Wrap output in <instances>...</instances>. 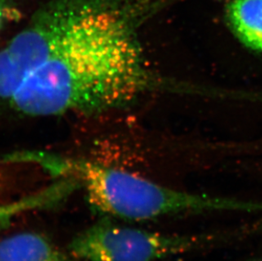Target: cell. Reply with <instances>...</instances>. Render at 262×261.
Instances as JSON below:
<instances>
[{
	"label": "cell",
	"mask_w": 262,
	"mask_h": 261,
	"mask_svg": "<svg viewBox=\"0 0 262 261\" xmlns=\"http://www.w3.org/2000/svg\"><path fill=\"white\" fill-rule=\"evenodd\" d=\"M227 15L237 39L245 47L262 54V0H233Z\"/></svg>",
	"instance_id": "5"
},
{
	"label": "cell",
	"mask_w": 262,
	"mask_h": 261,
	"mask_svg": "<svg viewBox=\"0 0 262 261\" xmlns=\"http://www.w3.org/2000/svg\"><path fill=\"white\" fill-rule=\"evenodd\" d=\"M5 159L8 162L38 165L56 178L77 179L92 207L121 219L143 222L183 215L190 205V198L185 191L84 158L26 150L10 154Z\"/></svg>",
	"instance_id": "2"
},
{
	"label": "cell",
	"mask_w": 262,
	"mask_h": 261,
	"mask_svg": "<svg viewBox=\"0 0 262 261\" xmlns=\"http://www.w3.org/2000/svg\"><path fill=\"white\" fill-rule=\"evenodd\" d=\"M20 10L13 0H0V32L6 26L20 20Z\"/></svg>",
	"instance_id": "7"
},
{
	"label": "cell",
	"mask_w": 262,
	"mask_h": 261,
	"mask_svg": "<svg viewBox=\"0 0 262 261\" xmlns=\"http://www.w3.org/2000/svg\"><path fill=\"white\" fill-rule=\"evenodd\" d=\"M78 188V184L72 178H56L52 184L38 192L10 204L0 205V229L10 224L11 220L18 214L59 205Z\"/></svg>",
	"instance_id": "4"
},
{
	"label": "cell",
	"mask_w": 262,
	"mask_h": 261,
	"mask_svg": "<svg viewBox=\"0 0 262 261\" xmlns=\"http://www.w3.org/2000/svg\"><path fill=\"white\" fill-rule=\"evenodd\" d=\"M245 261H262V259H248V260Z\"/></svg>",
	"instance_id": "8"
},
{
	"label": "cell",
	"mask_w": 262,
	"mask_h": 261,
	"mask_svg": "<svg viewBox=\"0 0 262 261\" xmlns=\"http://www.w3.org/2000/svg\"><path fill=\"white\" fill-rule=\"evenodd\" d=\"M227 233L164 234L100 222L75 236L71 254L84 261H157L225 241Z\"/></svg>",
	"instance_id": "3"
},
{
	"label": "cell",
	"mask_w": 262,
	"mask_h": 261,
	"mask_svg": "<svg viewBox=\"0 0 262 261\" xmlns=\"http://www.w3.org/2000/svg\"><path fill=\"white\" fill-rule=\"evenodd\" d=\"M133 0H52L0 49V99L31 117L127 108L161 81L139 40Z\"/></svg>",
	"instance_id": "1"
},
{
	"label": "cell",
	"mask_w": 262,
	"mask_h": 261,
	"mask_svg": "<svg viewBox=\"0 0 262 261\" xmlns=\"http://www.w3.org/2000/svg\"><path fill=\"white\" fill-rule=\"evenodd\" d=\"M0 261H64L48 240L23 232L0 241Z\"/></svg>",
	"instance_id": "6"
}]
</instances>
